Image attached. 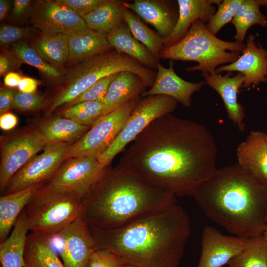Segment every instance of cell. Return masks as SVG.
<instances>
[{"label":"cell","instance_id":"6da1fadb","mask_svg":"<svg viewBox=\"0 0 267 267\" xmlns=\"http://www.w3.org/2000/svg\"><path fill=\"white\" fill-rule=\"evenodd\" d=\"M217 154L214 137L206 126L169 114L133 141L117 166L176 197L193 196L217 170Z\"/></svg>","mask_w":267,"mask_h":267},{"label":"cell","instance_id":"7a4b0ae2","mask_svg":"<svg viewBox=\"0 0 267 267\" xmlns=\"http://www.w3.org/2000/svg\"><path fill=\"white\" fill-rule=\"evenodd\" d=\"M89 228L95 250L138 267H178L191 232L189 216L178 204L119 228Z\"/></svg>","mask_w":267,"mask_h":267},{"label":"cell","instance_id":"3957f363","mask_svg":"<svg viewBox=\"0 0 267 267\" xmlns=\"http://www.w3.org/2000/svg\"><path fill=\"white\" fill-rule=\"evenodd\" d=\"M193 197L208 218L234 236L257 237L267 227V182L237 163L218 169Z\"/></svg>","mask_w":267,"mask_h":267},{"label":"cell","instance_id":"277c9868","mask_svg":"<svg viewBox=\"0 0 267 267\" xmlns=\"http://www.w3.org/2000/svg\"><path fill=\"white\" fill-rule=\"evenodd\" d=\"M176 204L174 195L145 184L125 169L108 166L84 197L81 218L90 227L111 229Z\"/></svg>","mask_w":267,"mask_h":267},{"label":"cell","instance_id":"5b68a950","mask_svg":"<svg viewBox=\"0 0 267 267\" xmlns=\"http://www.w3.org/2000/svg\"><path fill=\"white\" fill-rule=\"evenodd\" d=\"M245 46L243 43L218 38L208 30L205 22L199 20L179 42L163 48L160 59L195 61L198 65L187 67L185 70L212 73L219 65L236 61Z\"/></svg>","mask_w":267,"mask_h":267},{"label":"cell","instance_id":"8992f818","mask_svg":"<svg viewBox=\"0 0 267 267\" xmlns=\"http://www.w3.org/2000/svg\"><path fill=\"white\" fill-rule=\"evenodd\" d=\"M122 71L138 75L145 86L151 87L156 72L136 60L114 49L82 61L70 72L65 87L52 101L49 115L64 104H69L100 79Z\"/></svg>","mask_w":267,"mask_h":267},{"label":"cell","instance_id":"52a82bcc","mask_svg":"<svg viewBox=\"0 0 267 267\" xmlns=\"http://www.w3.org/2000/svg\"><path fill=\"white\" fill-rule=\"evenodd\" d=\"M83 199L48 181L41 185L24 209L31 232L52 238L81 217Z\"/></svg>","mask_w":267,"mask_h":267},{"label":"cell","instance_id":"ba28073f","mask_svg":"<svg viewBox=\"0 0 267 267\" xmlns=\"http://www.w3.org/2000/svg\"><path fill=\"white\" fill-rule=\"evenodd\" d=\"M140 99L138 96L101 116L88 132L68 147L64 161L81 157L97 159L113 143Z\"/></svg>","mask_w":267,"mask_h":267},{"label":"cell","instance_id":"9c48e42d","mask_svg":"<svg viewBox=\"0 0 267 267\" xmlns=\"http://www.w3.org/2000/svg\"><path fill=\"white\" fill-rule=\"evenodd\" d=\"M178 103L175 98L163 95L141 99L113 143L97 159L98 162L103 167L109 166L129 143L156 119L174 111Z\"/></svg>","mask_w":267,"mask_h":267},{"label":"cell","instance_id":"30bf717a","mask_svg":"<svg viewBox=\"0 0 267 267\" xmlns=\"http://www.w3.org/2000/svg\"><path fill=\"white\" fill-rule=\"evenodd\" d=\"M46 145L45 139L38 129L28 131L1 140V193L11 178Z\"/></svg>","mask_w":267,"mask_h":267},{"label":"cell","instance_id":"8fae6325","mask_svg":"<svg viewBox=\"0 0 267 267\" xmlns=\"http://www.w3.org/2000/svg\"><path fill=\"white\" fill-rule=\"evenodd\" d=\"M71 144H47L42 153L32 158L11 178L2 195L47 181L64 161L65 152Z\"/></svg>","mask_w":267,"mask_h":267},{"label":"cell","instance_id":"7c38bea8","mask_svg":"<svg viewBox=\"0 0 267 267\" xmlns=\"http://www.w3.org/2000/svg\"><path fill=\"white\" fill-rule=\"evenodd\" d=\"M31 20L43 33L71 35L90 30L82 17L58 0L34 2L31 8Z\"/></svg>","mask_w":267,"mask_h":267},{"label":"cell","instance_id":"4fadbf2b","mask_svg":"<svg viewBox=\"0 0 267 267\" xmlns=\"http://www.w3.org/2000/svg\"><path fill=\"white\" fill-rule=\"evenodd\" d=\"M105 167L95 158H71L64 161L47 181L70 191L83 199Z\"/></svg>","mask_w":267,"mask_h":267},{"label":"cell","instance_id":"5bb4252c","mask_svg":"<svg viewBox=\"0 0 267 267\" xmlns=\"http://www.w3.org/2000/svg\"><path fill=\"white\" fill-rule=\"evenodd\" d=\"M253 238L222 234L215 227L206 225L201 234V251L196 267H223L243 251Z\"/></svg>","mask_w":267,"mask_h":267},{"label":"cell","instance_id":"9a60e30c","mask_svg":"<svg viewBox=\"0 0 267 267\" xmlns=\"http://www.w3.org/2000/svg\"><path fill=\"white\" fill-rule=\"evenodd\" d=\"M56 236L60 241V255L64 267H87L95 250V240L88 223L80 217Z\"/></svg>","mask_w":267,"mask_h":267},{"label":"cell","instance_id":"2e32d148","mask_svg":"<svg viewBox=\"0 0 267 267\" xmlns=\"http://www.w3.org/2000/svg\"><path fill=\"white\" fill-rule=\"evenodd\" d=\"M237 71L242 74L245 80L243 88L255 87L267 81V50L256 42L250 34L239 57L234 62L218 67L216 72Z\"/></svg>","mask_w":267,"mask_h":267},{"label":"cell","instance_id":"e0dca14e","mask_svg":"<svg viewBox=\"0 0 267 267\" xmlns=\"http://www.w3.org/2000/svg\"><path fill=\"white\" fill-rule=\"evenodd\" d=\"M205 84L211 87L221 97L225 107L228 118L241 132L245 130L244 123L245 111L242 105L238 102V94L243 88L245 77L238 73L231 76L232 72H227L222 76L216 71L204 73Z\"/></svg>","mask_w":267,"mask_h":267},{"label":"cell","instance_id":"ac0fdd59","mask_svg":"<svg viewBox=\"0 0 267 267\" xmlns=\"http://www.w3.org/2000/svg\"><path fill=\"white\" fill-rule=\"evenodd\" d=\"M168 68L164 67L159 62L157 63L156 76L148 90H145L141 96L163 95L173 97L183 106L189 107L191 104L192 94L200 90L204 82H190L179 77L175 72L174 62L171 61Z\"/></svg>","mask_w":267,"mask_h":267},{"label":"cell","instance_id":"d6986e66","mask_svg":"<svg viewBox=\"0 0 267 267\" xmlns=\"http://www.w3.org/2000/svg\"><path fill=\"white\" fill-rule=\"evenodd\" d=\"M122 4L152 25L164 40L171 34L176 26L178 12L169 1L135 0L133 2L122 1Z\"/></svg>","mask_w":267,"mask_h":267},{"label":"cell","instance_id":"ffe728a7","mask_svg":"<svg viewBox=\"0 0 267 267\" xmlns=\"http://www.w3.org/2000/svg\"><path fill=\"white\" fill-rule=\"evenodd\" d=\"M218 0H178V15L176 26L171 34L164 39L163 48L179 42L187 34L192 24L197 20L208 22L215 13V5Z\"/></svg>","mask_w":267,"mask_h":267},{"label":"cell","instance_id":"44dd1931","mask_svg":"<svg viewBox=\"0 0 267 267\" xmlns=\"http://www.w3.org/2000/svg\"><path fill=\"white\" fill-rule=\"evenodd\" d=\"M238 164L243 169L267 182V140L265 133L252 131L236 149Z\"/></svg>","mask_w":267,"mask_h":267},{"label":"cell","instance_id":"7402d4cb","mask_svg":"<svg viewBox=\"0 0 267 267\" xmlns=\"http://www.w3.org/2000/svg\"><path fill=\"white\" fill-rule=\"evenodd\" d=\"M146 88L143 81L137 74L129 71L119 72L102 100L103 115L139 96Z\"/></svg>","mask_w":267,"mask_h":267},{"label":"cell","instance_id":"603a6c76","mask_svg":"<svg viewBox=\"0 0 267 267\" xmlns=\"http://www.w3.org/2000/svg\"><path fill=\"white\" fill-rule=\"evenodd\" d=\"M108 43L113 48L136 60L150 69H156L158 62L151 51L132 34L124 21L117 26L107 35Z\"/></svg>","mask_w":267,"mask_h":267},{"label":"cell","instance_id":"cb8c5ba5","mask_svg":"<svg viewBox=\"0 0 267 267\" xmlns=\"http://www.w3.org/2000/svg\"><path fill=\"white\" fill-rule=\"evenodd\" d=\"M44 183L2 195L0 197V242L5 240L19 216L38 188Z\"/></svg>","mask_w":267,"mask_h":267},{"label":"cell","instance_id":"d4e9b609","mask_svg":"<svg viewBox=\"0 0 267 267\" xmlns=\"http://www.w3.org/2000/svg\"><path fill=\"white\" fill-rule=\"evenodd\" d=\"M106 34L89 30L70 35L67 61H83L96 55L112 50Z\"/></svg>","mask_w":267,"mask_h":267},{"label":"cell","instance_id":"484cf974","mask_svg":"<svg viewBox=\"0 0 267 267\" xmlns=\"http://www.w3.org/2000/svg\"><path fill=\"white\" fill-rule=\"evenodd\" d=\"M28 231L23 211L10 235L0 243V262L2 267H24V255Z\"/></svg>","mask_w":267,"mask_h":267},{"label":"cell","instance_id":"4316f807","mask_svg":"<svg viewBox=\"0 0 267 267\" xmlns=\"http://www.w3.org/2000/svg\"><path fill=\"white\" fill-rule=\"evenodd\" d=\"M69 37L64 33L42 32L32 40L31 46L44 61L57 68L67 61Z\"/></svg>","mask_w":267,"mask_h":267},{"label":"cell","instance_id":"83f0119b","mask_svg":"<svg viewBox=\"0 0 267 267\" xmlns=\"http://www.w3.org/2000/svg\"><path fill=\"white\" fill-rule=\"evenodd\" d=\"M24 267H64L52 246L51 238L31 232L27 235Z\"/></svg>","mask_w":267,"mask_h":267},{"label":"cell","instance_id":"f1b7e54d","mask_svg":"<svg viewBox=\"0 0 267 267\" xmlns=\"http://www.w3.org/2000/svg\"><path fill=\"white\" fill-rule=\"evenodd\" d=\"M125 7L122 1L105 0L94 10L83 16L88 28L107 35L117 26L124 22Z\"/></svg>","mask_w":267,"mask_h":267},{"label":"cell","instance_id":"f546056e","mask_svg":"<svg viewBox=\"0 0 267 267\" xmlns=\"http://www.w3.org/2000/svg\"><path fill=\"white\" fill-rule=\"evenodd\" d=\"M90 129L65 117H56L42 123L38 130L47 144L69 142L79 139Z\"/></svg>","mask_w":267,"mask_h":267},{"label":"cell","instance_id":"4dcf8cb0","mask_svg":"<svg viewBox=\"0 0 267 267\" xmlns=\"http://www.w3.org/2000/svg\"><path fill=\"white\" fill-rule=\"evenodd\" d=\"M124 17L133 36L145 46L159 62L163 48L164 39L158 32L149 28L137 14L126 7L124 10Z\"/></svg>","mask_w":267,"mask_h":267},{"label":"cell","instance_id":"1f68e13d","mask_svg":"<svg viewBox=\"0 0 267 267\" xmlns=\"http://www.w3.org/2000/svg\"><path fill=\"white\" fill-rule=\"evenodd\" d=\"M260 6L257 0H243L231 21L236 31L234 39L236 42L243 43L247 30L252 26L267 25V18L260 11Z\"/></svg>","mask_w":267,"mask_h":267},{"label":"cell","instance_id":"d6a6232c","mask_svg":"<svg viewBox=\"0 0 267 267\" xmlns=\"http://www.w3.org/2000/svg\"><path fill=\"white\" fill-rule=\"evenodd\" d=\"M227 265L228 267H267V242L263 235L254 238L251 244Z\"/></svg>","mask_w":267,"mask_h":267},{"label":"cell","instance_id":"836d02e7","mask_svg":"<svg viewBox=\"0 0 267 267\" xmlns=\"http://www.w3.org/2000/svg\"><path fill=\"white\" fill-rule=\"evenodd\" d=\"M12 51L20 61L31 65L52 80H58L61 72L44 61L27 42L22 40L12 44Z\"/></svg>","mask_w":267,"mask_h":267},{"label":"cell","instance_id":"e575fe53","mask_svg":"<svg viewBox=\"0 0 267 267\" xmlns=\"http://www.w3.org/2000/svg\"><path fill=\"white\" fill-rule=\"evenodd\" d=\"M103 113L102 101H91L67 106L62 114L80 124L90 126L103 115Z\"/></svg>","mask_w":267,"mask_h":267},{"label":"cell","instance_id":"d590c367","mask_svg":"<svg viewBox=\"0 0 267 267\" xmlns=\"http://www.w3.org/2000/svg\"><path fill=\"white\" fill-rule=\"evenodd\" d=\"M243 0H224L218 5L217 11L210 17L206 27L216 36L227 23L232 21L235 13Z\"/></svg>","mask_w":267,"mask_h":267},{"label":"cell","instance_id":"8d00e7d4","mask_svg":"<svg viewBox=\"0 0 267 267\" xmlns=\"http://www.w3.org/2000/svg\"><path fill=\"white\" fill-rule=\"evenodd\" d=\"M118 73L112 74L100 79L73 101L68 104V106L85 101H102L111 83Z\"/></svg>","mask_w":267,"mask_h":267},{"label":"cell","instance_id":"74e56055","mask_svg":"<svg viewBox=\"0 0 267 267\" xmlns=\"http://www.w3.org/2000/svg\"><path fill=\"white\" fill-rule=\"evenodd\" d=\"M44 98L36 93L15 91L12 108L22 111H33L42 108L45 105Z\"/></svg>","mask_w":267,"mask_h":267},{"label":"cell","instance_id":"f35d334b","mask_svg":"<svg viewBox=\"0 0 267 267\" xmlns=\"http://www.w3.org/2000/svg\"><path fill=\"white\" fill-rule=\"evenodd\" d=\"M32 27H17L4 24L0 28V43L1 45L13 44L24 38L31 37L34 34Z\"/></svg>","mask_w":267,"mask_h":267},{"label":"cell","instance_id":"ab89813d","mask_svg":"<svg viewBox=\"0 0 267 267\" xmlns=\"http://www.w3.org/2000/svg\"><path fill=\"white\" fill-rule=\"evenodd\" d=\"M124 264L115 253L106 250L97 249L91 255L87 267H121Z\"/></svg>","mask_w":267,"mask_h":267},{"label":"cell","instance_id":"60d3db41","mask_svg":"<svg viewBox=\"0 0 267 267\" xmlns=\"http://www.w3.org/2000/svg\"><path fill=\"white\" fill-rule=\"evenodd\" d=\"M81 17L97 8L105 0H58Z\"/></svg>","mask_w":267,"mask_h":267},{"label":"cell","instance_id":"b9f144b4","mask_svg":"<svg viewBox=\"0 0 267 267\" xmlns=\"http://www.w3.org/2000/svg\"><path fill=\"white\" fill-rule=\"evenodd\" d=\"M22 63L13 53L3 52L0 55V76L6 75L11 70L18 66Z\"/></svg>","mask_w":267,"mask_h":267},{"label":"cell","instance_id":"7bdbcfd3","mask_svg":"<svg viewBox=\"0 0 267 267\" xmlns=\"http://www.w3.org/2000/svg\"><path fill=\"white\" fill-rule=\"evenodd\" d=\"M15 91L8 88L1 89L0 91V115L8 111L12 108Z\"/></svg>","mask_w":267,"mask_h":267},{"label":"cell","instance_id":"ee69618b","mask_svg":"<svg viewBox=\"0 0 267 267\" xmlns=\"http://www.w3.org/2000/svg\"><path fill=\"white\" fill-rule=\"evenodd\" d=\"M31 1L29 0H14L11 13L12 18L18 19L21 17L29 9L31 10Z\"/></svg>","mask_w":267,"mask_h":267},{"label":"cell","instance_id":"f6af8a7d","mask_svg":"<svg viewBox=\"0 0 267 267\" xmlns=\"http://www.w3.org/2000/svg\"><path fill=\"white\" fill-rule=\"evenodd\" d=\"M17 123L18 118L12 113L8 112L0 116V128L2 130H12Z\"/></svg>","mask_w":267,"mask_h":267},{"label":"cell","instance_id":"bcb514c9","mask_svg":"<svg viewBox=\"0 0 267 267\" xmlns=\"http://www.w3.org/2000/svg\"><path fill=\"white\" fill-rule=\"evenodd\" d=\"M38 82L36 80L29 78H22L18 86L19 90L26 93H35Z\"/></svg>","mask_w":267,"mask_h":267},{"label":"cell","instance_id":"7dc6e473","mask_svg":"<svg viewBox=\"0 0 267 267\" xmlns=\"http://www.w3.org/2000/svg\"><path fill=\"white\" fill-rule=\"evenodd\" d=\"M22 78L17 73L10 72L4 78V85L9 88L18 87Z\"/></svg>","mask_w":267,"mask_h":267},{"label":"cell","instance_id":"c3c4849f","mask_svg":"<svg viewBox=\"0 0 267 267\" xmlns=\"http://www.w3.org/2000/svg\"><path fill=\"white\" fill-rule=\"evenodd\" d=\"M10 1L7 0H0V20L4 19L7 16L10 7Z\"/></svg>","mask_w":267,"mask_h":267},{"label":"cell","instance_id":"681fc988","mask_svg":"<svg viewBox=\"0 0 267 267\" xmlns=\"http://www.w3.org/2000/svg\"><path fill=\"white\" fill-rule=\"evenodd\" d=\"M257 1L260 6L267 7V0H257Z\"/></svg>","mask_w":267,"mask_h":267},{"label":"cell","instance_id":"f907efd6","mask_svg":"<svg viewBox=\"0 0 267 267\" xmlns=\"http://www.w3.org/2000/svg\"><path fill=\"white\" fill-rule=\"evenodd\" d=\"M121 267H138L134 265L130 264L124 263L122 266Z\"/></svg>","mask_w":267,"mask_h":267},{"label":"cell","instance_id":"816d5d0a","mask_svg":"<svg viewBox=\"0 0 267 267\" xmlns=\"http://www.w3.org/2000/svg\"><path fill=\"white\" fill-rule=\"evenodd\" d=\"M263 236L265 240L267 242V227L263 233Z\"/></svg>","mask_w":267,"mask_h":267},{"label":"cell","instance_id":"f5cc1de1","mask_svg":"<svg viewBox=\"0 0 267 267\" xmlns=\"http://www.w3.org/2000/svg\"><path fill=\"white\" fill-rule=\"evenodd\" d=\"M266 134V139H267V132L266 133H265Z\"/></svg>","mask_w":267,"mask_h":267},{"label":"cell","instance_id":"db71d44e","mask_svg":"<svg viewBox=\"0 0 267 267\" xmlns=\"http://www.w3.org/2000/svg\"><path fill=\"white\" fill-rule=\"evenodd\" d=\"M266 223H267V215L266 218Z\"/></svg>","mask_w":267,"mask_h":267},{"label":"cell","instance_id":"11a10c76","mask_svg":"<svg viewBox=\"0 0 267 267\" xmlns=\"http://www.w3.org/2000/svg\"></svg>","mask_w":267,"mask_h":267}]
</instances>
